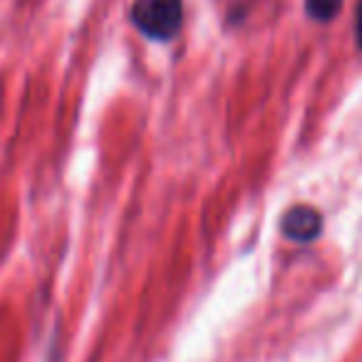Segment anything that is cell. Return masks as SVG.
<instances>
[{"label": "cell", "mask_w": 362, "mask_h": 362, "mask_svg": "<svg viewBox=\"0 0 362 362\" xmlns=\"http://www.w3.org/2000/svg\"><path fill=\"white\" fill-rule=\"evenodd\" d=\"M281 228L291 241L305 243V241L317 238V233H320V228H322V218H320V214L310 206H293V209H288L286 216H283Z\"/></svg>", "instance_id": "cell-2"}, {"label": "cell", "mask_w": 362, "mask_h": 362, "mask_svg": "<svg viewBox=\"0 0 362 362\" xmlns=\"http://www.w3.org/2000/svg\"><path fill=\"white\" fill-rule=\"evenodd\" d=\"M308 13H310L315 21H330L337 11H340L342 0H305Z\"/></svg>", "instance_id": "cell-3"}, {"label": "cell", "mask_w": 362, "mask_h": 362, "mask_svg": "<svg viewBox=\"0 0 362 362\" xmlns=\"http://www.w3.org/2000/svg\"><path fill=\"white\" fill-rule=\"evenodd\" d=\"M132 21L154 40H171L181 30L184 6L181 0H134Z\"/></svg>", "instance_id": "cell-1"}, {"label": "cell", "mask_w": 362, "mask_h": 362, "mask_svg": "<svg viewBox=\"0 0 362 362\" xmlns=\"http://www.w3.org/2000/svg\"><path fill=\"white\" fill-rule=\"evenodd\" d=\"M355 30H357V42H360V47H362V3H360V8H357V21H355Z\"/></svg>", "instance_id": "cell-4"}]
</instances>
